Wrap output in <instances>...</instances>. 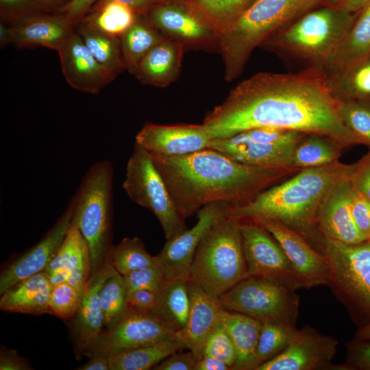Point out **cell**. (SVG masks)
Listing matches in <instances>:
<instances>
[{"label":"cell","instance_id":"20","mask_svg":"<svg viewBox=\"0 0 370 370\" xmlns=\"http://www.w3.org/2000/svg\"><path fill=\"white\" fill-rule=\"evenodd\" d=\"M115 270L110 258L87 282L79 308L72 323L78 356L86 355L104 330L100 291L105 281Z\"/></svg>","mask_w":370,"mask_h":370},{"label":"cell","instance_id":"56","mask_svg":"<svg viewBox=\"0 0 370 370\" xmlns=\"http://www.w3.org/2000/svg\"><path fill=\"white\" fill-rule=\"evenodd\" d=\"M369 3L370 0H343L337 7L351 13H356Z\"/></svg>","mask_w":370,"mask_h":370},{"label":"cell","instance_id":"47","mask_svg":"<svg viewBox=\"0 0 370 370\" xmlns=\"http://www.w3.org/2000/svg\"><path fill=\"white\" fill-rule=\"evenodd\" d=\"M347 369L370 370V340L354 339L348 345Z\"/></svg>","mask_w":370,"mask_h":370},{"label":"cell","instance_id":"16","mask_svg":"<svg viewBox=\"0 0 370 370\" xmlns=\"http://www.w3.org/2000/svg\"><path fill=\"white\" fill-rule=\"evenodd\" d=\"M149 22L164 37L178 41L184 47H208L219 36L188 5L162 2L151 7Z\"/></svg>","mask_w":370,"mask_h":370},{"label":"cell","instance_id":"21","mask_svg":"<svg viewBox=\"0 0 370 370\" xmlns=\"http://www.w3.org/2000/svg\"><path fill=\"white\" fill-rule=\"evenodd\" d=\"M350 179L337 184L325 197L319 209L317 225L329 238L346 244H358L367 239L358 230L352 216Z\"/></svg>","mask_w":370,"mask_h":370},{"label":"cell","instance_id":"43","mask_svg":"<svg viewBox=\"0 0 370 370\" xmlns=\"http://www.w3.org/2000/svg\"><path fill=\"white\" fill-rule=\"evenodd\" d=\"M203 356L216 358L224 362L231 369L235 364L236 352L234 343L220 319L206 340Z\"/></svg>","mask_w":370,"mask_h":370},{"label":"cell","instance_id":"14","mask_svg":"<svg viewBox=\"0 0 370 370\" xmlns=\"http://www.w3.org/2000/svg\"><path fill=\"white\" fill-rule=\"evenodd\" d=\"M175 338V334L149 314L128 309L112 328L102 332L85 356L108 354L119 350Z\"/></svg>","mask_w":370,"mask_h":370},{"label":"cell","instance_id":"55","mask_svg":"<svg viewBox=\"0 0 370 370\" xmlns=\"http://www.w3.org/2000/svg\"><path fill=\"white\" fill-rule=\"evenodd\" d=\"M114 1L125 4L135 11L137 10L145 9L147 8H151L155 5L164 2V0H99V3Z\"/></svg>","mask_w":370,"mask_h":370},{"label":"cell","instance_id":"5","mask_svg":"<svg viewBox=\"0 0 370 370\" xmlns=\"http://www.w3.org/2000/svg\"><path fill=\"white\" fill-rule=\"evenodd\" d=\"M113 176L114 169L110 161L94 163L71 199V225L79 230L88 245L90 277L110 258L113 247Z\"/></svg>","mask_w":370,"mask_h":370},{"label":"cell","instance_id":"42","mask_svg":"<svg viewBox=\"0 0 370 370\" xmlns=\"http://www.w3.org/2000/svg\"><path fill=\"white\" fill-rule=\"evenodd\" d=\"M83 294L68 282L52 286L50 298V314L62 319H70L77 314Z\"/></svg>","mask_w":370,"mask_h":370},{"label":"cell","instance_id":"54","mask_svg":"<svg viewBox=\"0 0 370 370\" xmlns=\"http://www.w3.org/2000/svg\"><path fill=\"white\" fill-rule=\"evenodd\" d=\"M87 363L79 367V370H110L109 360L107 355L97 354L90 357Z\"/></svg>","mask_w":370,"mask_h":370},{"label":"cell","instance_id":"13","mask_svg":"<svg viewBox=\"0 0 370 370\" xmlns=\"http://www.w3.org/2000/svg\"><path fill=\"white\" fill-rule=\"evenodd\" d=\"M338 341L305 325L296 329L286 348L256 370H317L334 367L331 362Z\"/></svg>","mask_w":370,"mask_h":370},{"label":"cell","instance_id":"52","mask_svg":"<svg viewBox=\"0 0 370 370\" xmlns=\"http://www.w3.org/2000/svg\"><path fill=\"white\" fill-rule=\"evenodd\" d=\"M1 370H29L32 369L28 362L21 357L15 350L9 349L3 346L0 351Z\"/></svg>","mask_w":370,"mask_h":370},{"label":"cell","instance_id":"30","mask_svg":"<svg viewBox=\"0 0 370 370\" xmlns=\"http://www.w3.org/2000/svg\"><path fill=\"white\" fill-rule=\"evenodd\" d=\"M234 343V370H251L262 323L244 314L223 309L219 317Z\"/></svg>","mask_w":370,"mask_h":370},{"label":"cell","instance_id":"22","mask_svg":"<svg viewBox=\"0 0 370 370\" xmlns=\"http://www.w3.org/2000/svg\"><path fill=\"white\" fill-rule=\"evenodd\" d=\"M295 145H275L256 142L241 132L226 138L212 139L208 148L217 150L244 164L297 172L299 171L292 166V156Z\"/></svg>","mask_w":370,"mask_h":370},{"label":"cell","instance_id":"46","mask_svg":"<svg viewBox=\"0 0 370 370\" xmlns=\"http://www.w3.org/2000/svg\"><path fill=\"white\" fill-rule=\"evenodd\" d=\"M349 202L356 226L366 238L370 240V202L353 187Z\"/></svg>","mask_w":370,"mask_h":370},{"label":"cell","instance_id":"23","mask_svg":"<svg viewBox=\"0 0 370 370\" xmlns=\"http://www.w3.org/2000/svg\"><path fill=\"white\" fill-rule=\"evenodd\" d=\"M190 308L186 326L175 334L182 349L191 351L197 358L203 356L206 340L223 310L218 299L213 297L191 280H188Z\"/></svg>","mask_w":370,"mask_h":370},{"label":"cell","instance_id":"59","mask_svg":"<svg viewBox=\"0 0 370 370\" xmlns=\"http://www.w3.org/2000/svg\"><path fill=\"white\" fill-rule=\"evenodd\" d=\"M354 339L359 341L370 340V323L360 328L355 334Z\"/></svg>","mask_w":370,"mask_h":370},{"label":"cell","instance_id":"3","mask_svg":"<svg viewBox=\"0 0 370 370\" xmlns=\"http://www.w3.org/2000/svg\"><path fill=\"white\" fill-rule=\"evenodd\" d=\"M356 162L339 161L301 169L289 180L262 190L249 201L230 206L227 216L239 220L273 219L306 238L317 227L319 207L337 184L351 177Z\"/></svg>","mask_w":370,"mask_h":370},{"label":"cell","instance_id":"38","mask_svg":"<svg viewBox=\"0 0 370 370\" xmlns=\"http://www.w3.org/2000/svg\"><path fill=\"white\" fill-rule=\"evenodd\" d=\"M100 299L104 327L110 329L125 315L129 309L123 278L116 270L103 283Z\"/></svg>","mask_w":370,"mask_h":370},{"label":"cell","instance_id":"12","mask_svg":"<svg viewBox=\"0 0 370 370\" xmlns=\"http://www.w3.org/2000/svg\"><path fill=\"white\" fill-rule=\"evenodd\" d=\"M229 203L217 201L203 206L197 212V222L190 229L166 240L156 256L166 280H189L190 269L196 249L206 233L227 214Z\"/></svg>","mask_w":370,"mask_h":370},{"label":"cell","instance_id":"49","mask_svg":"<svg viewBox=\"0 0 370 370\" xmlns=\"http://www.w3.org/2000/svg\"><path fill=\"white\" fill-rule=\"evenodd\" d=\"M197 358L190 351H177L162 360L152 369L154 370H194Z\"/></svg>","mask_w":370,"mask_h":370},{"label":"cell","instance_id":"28","mask_svg":"<svg viewBox=\"0 0 370 370\" xmlns=\"http://www.w3.org/2000/svg\"><path fill=\"white\" fill-rule=\"evenodd\" d=\"M61 270L69 271L67 282L83 294L90 278V258L86 241L79 230L72 225L45 271L51 274Z\"/></svg>","mask_w":370,"mask_h":370},{"label":"cell","instance_id":"24","mask_svg":"<svg viewBox=\"0 0 370 370\" xmlns=\"http://www.w3.org/2000/svg\"><path fill=\"white\" fill-rule=\"evenodd\" d=\"M184 47L181 42L166 38L144 56L132 73L145 84L166 86L179 75Z\"/></svg>","mask_w":370,"mask_h":370},{"label":"cell","instance_id":"36","mask_svg":"<svg viewBox=\"0 0 370 370\" xmlns=\"http://www.w3.org/2000/svg\"><path fill=\"white\" fill-rule=\"evenodd\" d=\"M254 0H192L189 6L219 36Z\"/></svg>","mask_w":370,"mask_h":370},{"label":"cell","instance_id":"33","mask_svg":"<svg viewBox=\"0 0 370 370\" xmlns=\"http://www.w3.org/2000/svg\"><path fill=\"white\" fill-rule=\"evenodd\" d=\"M325 77L330 90L337 101L370 102V55L343 71Z\"/></svg>","mask_w":370,"mask_h":370},{"label":"cell","instance_id":"32","mask_svg":"<svg viewBox=\"0 0 370 370\" xmlns=\"http://www.w3.org/2000/svg\"><path fill=\"white\" fill-rule=\"evenodd\" d=\"M182 350L175 338L108 354L110 370L153 369L171 354Z\"/></svg>","mask_w":370,"mask_h":370},{"label":"cell","instance_id":"61","mask_svg":"<svg viewBox=\"0 0 370 370\" xmlns=\"http://www.w3.org/2000/svg\"><path fill=\"white\" fill-rule=\"evenodd\" d=\"M40 1L45 5L53 6V5H57L61 3L63 0H40Z\"/></svg>","mask_w":370,"mask_h":370},{"label":"cell","instance_id":"1","mask_svg":"<svg viewBox=\"0 0 370 370\" xmlns=\"http://www.w3.org/2000/svg\"><path fill=\"white\" fill-rule=\"evenodd\" d=\"M338 101L324 73L313 68L296 73H259L239 83L204 119L211 139L257 127H273L361 144L340 120Z\"/></svg>","mask_w":370,"mask_h":370},{"label":"cell","instance_id":"40","mask_svg":"<svg viewBox=\"0 0 370 370\" xmlns=\"http://www.w3.org/2000/svg\"><path fill=\"white\" fill-rule=\"evenodd\" d=\"M110 260L116 271L124 275L153 264L156 257L147 252L141 239L127 237L113 246Z\"/></svg>","mask_w":370,"mask_h":370},{"label":"cell","instance_id":"17","mask_svg":"<svg viewBox=\"0 0 370 370\" xmlns=\"http://www.w3.org/2000/svg\"><path fill=\"white\" fill-rule=\"evenodd\" d=\"M72 213L71 199L58 221L42 238L1 271L0 295L17 282L45 271L69 232Z\"/></svg>","mask_w":370,"mask_h":370},{"label":"cell","instance_id":"44","mask_svg":"<svg viewBox=\"0 0 370 370\" xmlns=\"http://www.w3.org/2000/svg\"><path fill=\"white\" fill-rule=\"evenodd\" d=\"M123 278L127 295L137 289L159 292L166 282L156 258L153 264L128 273L123 275Z\"/></svg>","mask_w":370,"mask_h":370},{"label":"cell","instance_id":"50","mask_svg":"<svg viewBox=\"0 0 370 370\" xmlns=\"http://www.w3.org/2000/svg\"><path fill=\"white\" fill-rule=\"evenodd\" d=\"M159 292L147 289H137L127 295V304L132 310L148 314L155 306Z\"/></svg>","mask_w":370,"mask_h":370},{"label":"cell","instance_id":"51","mask_svg":"<svg viewBox=\"0 0 370 370\" xmlns=\"http://www.w3.org/2000/svg\"><path fill=\"white\" fill-rule=\"evenodd\" d=\"M95 0H71L60 10L63 16L72 25L79 22Z\"/></svg>","mask_w":370,"mask_h":370},{"label":"cell","instance_id":"8","mask_svg":"<svg viewBox=\"0 0 370 370\" xmlns=\"http://www.w3.org/2000/svg\"><path fill=\"white\" fill-rule=\"evenodd\" d=\"M306 241L326 257L332 271L329 285L370 323V240L346 244L325 236L317 227Z\"/></svg>","mask_w":370,"mask_h":370},{"label":"cell","instance_id":"9","mask_svg":"<svg viewBox=\"0 0 370 370\" xmlns=\"http://www.w3.org/2000/svg\"><path fill=\"white\" fill-rule=\"evenodd\" d=\"M295 290L271 279L248 276L221 295L223 309L240 312L263 323L295 325L299 297Z\"/></svg>","mask_w":370,"mask_h":370},{"label":"cell","instance_id":"18","mask_svg":"<svg viewBox=\"0 0 370 370\" xmlns=\"http://www.w3.org/2000/svg\"><path fill=\"white\" fill-rule=\"evenodd\" d=\"M211 140L203 124L165 125L147 123L136 134L135 143L149 153L177 156L208 148Z\"/></svg>","mask_w":370,"mask_h":370},{"label":"cell","instance_id":"35","mask_svg":"<svg viewBox=\"0 0 370 370\" xmlns=\"http://www.w3.org/2000/svg\"><path fill=\"white\" fill-rule=\"evenodd\" d=\"M120 38L126 69L132 73L144 56L166 37L149 22L138 18Z\"/></svg>","mask_w":370,"mask_h":370},{"label":"cell","instance_id":"19","mask_svg":"<svg viewBox=\"0 0 370 370\" xmlns=\"http://www.w3.org/2000/svg\"><path fill=\"white\" fill-rule=\"evenodd\" d=\"M57 51L65 79L77 90L97 95L115 77L95 59L77 32L72 33Z\"/></svg>","mask_w":370,"mask_h":370},{"label":"cell","instance_id":"15","mask_svg":"<svg viewBox=\"0 0 370 370\" xmlns=\"http://www.w3.org/2000/svg\"><path fill=\"white\" fill-rule=\"evenodd\" d=\"M251 221L264 227L278 242L306 288L330 284L332 271L326 257L299 233L275 220Z\"/></svg>","mask_w":370,"mask_h":370},{"label":"cell","instance_id":"25","mask_svg":"<svg viewBox=\"0 0 370 370\" xmlns=\"http://www.w3.org/2000/svg\"><path fill=\"white\" fill-rule=\"evenodd\" d=\"M370 55V3L358 12L356 17L335 51L314 66L325 75L343 71Z\"/></svg>","mask_w":370,"mask_h":370},{"label":"cell","instance_id":"4","mask_svg":"<svg viewBox=\"0 0 370 370\" xmlns=\"http://www.w3.org/2000/svg\"><path fill=\"white\" fill-rule=\"evenodd\" d=\"M321 0H254L219 38L225 79L242 73L256 47L284 28Z\"/></svg>","mask_w":370,"mask_h":370},{"label":"cell","instance_id":"45","mask_svg":"<svg viewBox=\"0 0 370 370\" xmlns=\"http://www.w3.org/2000/svg\"><path fill=\"white\" fill-rule=\"evenodd\" d=\"M242 132L254 141L275 145H295L306 134L273 127H257Z\"/></svg>","mask_w":370,"mask_h":370},{"label":"cell","instance_id":"48","mask_svg":"<svg viewBox=\"0 0 370 370\" xmlns=\"http://www.w3.org/2000/svg\"><path fill=\"white\" fill-rule=\"evenodd\" d=\"M350 181L353 188L370 202V152L356 162Z\"/></svg>","mask_w":370,"mask_h":370},{"label":"cell","instance_id":"26","mask_svg":"<svg viewBox=\"0 0 370 370\" xmlns=\"http://www.w3.org/2000/svg\"><path fill=\"white\" fill-rule=\"evenodd\" d=\"M52 286L46 271L33 275L14 284L1 295L0 309L34 315L50 314Z\"/></svg>","mask_w":370,"mask_h":370},{"label":"cell","instance_id":"62","mask_svg":"<svg viewBox=\"0 0 370 370\" xmlns=\"http://www.w3.org/2000/svg\"><path fill=\"white\" fill-rule=\"evenodd\" d=\"M321 1L326 2L330 6H337L343 0H321Z\"/></svg>","mask_w":370,"mask_h":370},{"label":"cell","instance_id":"11","mask_svg":"<svg viewBox=\"0 0 370 370\" xmlns=\"http://www.w3.org/2000/svg\"><path fill=\"white\" fill-rule=\"evenodd\" d=\"M247 277L271 279L294 290L306 285L274 237L251 220H240Z\"/></svg>","mask_w":370,"mask_h":370},{"label":"cell","instance_id":"39","mask_svg":"<svg viewBox=\"0 0 370 370\" xmlns=\"http://www.w3.org/2000/svg\"><path fill=\"white\" fill-rule=\"evenodd\" d=\"M295 325L263 323L251 370L275 358L288 346L295 331Z\"/></svg>","mask_w":370,"mask_h":370},{"label":"cell","instance_id":"27","mask_svg":"<svg viewBox=\"0 0 370 370\" xmlns=\"http://www.w3.org/2000/svg\"><path fill=\"white\" fill-rule=\"evenodd\" d=\"M64 16H36L25 18L12 27V42L19 47L59 49L74 32Z\"/></svg>","mask_w":370,"mask_h":370},{"label":"cell","instance_id":"31","mask_svg":"<svg viewBox=\"0 0 370 370\" xmlns=\"http://www.w3.org/2000/svg\"><path fill=\"white\" fill-rule=\"evenodd\" d=\"M348 146L330 136L306 134L295 146L292 166L297 171L331 164L338 161Z\"/></svg>","mask_w":370,"mask_h":370},{"label":"cell","instance_id":"29","mask_svg":"<svg viewBox=\"0 0 370 370\" xmlns=\"http://www.w3.org/2000/svg\"><path fill=\"white\" fill-rule=\"evenodd\" d=\"M190 308L188 280H166L155 306L148 314L175 334L186 326Z\"/></svg>","mask_w":370,"mask_h":370},{"label":"cell","instance_id":"34","mask_svg":"<svg viewBox=\"0 0 370 370\" xmlns=\"http://www.w3.org/2000/svg\"><path fill=\"white\" fill-rule=\"evenodd\" d=\"M95 59L115 77L126 69L121 38L82 21L76 32Z\"/></svg>","mask_w":370,"mask_h":370},{"label":"cell","instance_id":"7","mask_svg":"<svg viewBox=\"0 0 370 370\" xmlns=\"http://www.w3.org/2000/svg\"><path fill=\"white\" fill-rule=\"evenodd\" d=\"M357 13L330 5L310 10L263 44L285 50L317 66L338 47L352 25Z\"/></svg>","mask_w":370,"mask_h":370},{"label":"cell","instance_id":"6","mask_svg":"<svg viewBox=\"0 0 370 370\" xmlns=\"http://www.w3.org/2000/svg\"><path fill=\"white\" fill-rule=\"evenodd\" d=\"M247 277L241 221L226 214L199 243L189 280L218 299Z\"/></svg>","mask_w":370,"mask_h":370},{"label":"cell","instance_id":"60","mask_svg":"<svg viewBox=\"0 0 370 370\" xmlns=\"http://www.w3.org/2000/svg\"><path fill=\"white\" fill-rule=\"evenodd\" d=\"M2 6L7 9H16L25 5L28 0H0Z\"/></svg>","mask_w":370,"mask_h":370},{"label":"cell","instance_id":"53","mask_svg":"<svg viewBox=\"0 0 370 370\" xmlns=\"http://www.w3.org/2000/svg\"><path fill=\"white\" fill-rule=\"evenodd\" d=\"M224 362L208 356H203L196 362L194 370H229Z\"/></svg>","mask_w":370,"mask_h":370},{"label":"cell","instance_id":"63","mask_svg":"<svg viewBox=\"0 0 370 370\" xmlns=\"http://www.w3.org/2000/svg\"><path fill=\"white\" fill-rule=\"evenodd\" d=\"M369 152H370V151H369Z\"/></svg>","mask_w":370,"mask_h":370},{"label":"cell","instance_id":"58","mask_svg":"<svg viewBox=\"0 0 370 370\" xmlns=\"http://www.w3.org/2000/svg\"><path fill=\"white\" fill-rule=\"evenodd\" d=\"M69 275V271L68 270H61L49 274V280L52 286L59 284L63 282H67Z\"/></svg>","mask_w":370,"mask_h":370},{"label":"cell","instance_id":"10","mask_svg":"<svg viewBox=\"0 0 370 370\" xmlns=\"http://www.w3.org/2000/svg\"><path fill=\"white\" fill-rule=\"evenodd\" d=\"M123 188L133 201L154 214L166 240L187 229L150 154L136 143L127 164Z\"/></svg>","mask_w":370,"mask_h":370},{"label":"cell","instance_id":"57","mask_svg":"<svg viewBox=\"0 0 370 370\" xmlns=\"http://www.w3.org/2000/svg\"><path fill=\"white\" fill-rule=\"evenodd\" d=\"M12 42V27H7L3 24H0V46L4 47L7 45Z\"/></svg>","mask_w":370,"mask_h":370},{"label":"cell","instance_id":"41","mask_svg":"<svg viewBox=\"0 0 370 370\" xmlns=\"http://www.w3.org/2000/svg\"><path fill=\"white\" fill-rule=\"evenodd\" d=\"M337 113L345 127L370 149V102L338 101Z\"/></svg>","mask_w":370,"mask_h":370},{"label":"cell","instance_id":"2","mask_svg":"<svg viewBox=\"0 0 370 370\" xmlns=\"http://www.w3.org/2000/svg\"><path fill=\"white\" fill-rule=\"evenodd\" d=\"M149 154L185 220L210 203L243 204L269 185L296 173L244 164L210 148L177 156Z\"/></svg>","mask_w":370,"mask_h":370},{"label":"cell","instance_id":"37","mask_svg":"<svg viewBox=\"0 0 370 370\" xmlns=\"http://www.w3.org/2000/svg\"><path fill=\"white\" fill-rule=\"evenodd\" d=\"M137 18L136 11L132 8L108 1L99 3L97 10L82 21L100 31L120 37Z\"/></svg>","mask_w":370,"mask_h":370}]
</instances>
